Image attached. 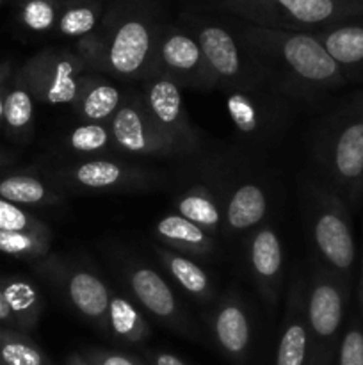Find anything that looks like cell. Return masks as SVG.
<instances>
[{"mask_svg":"<svg viewBox=\"0 0 363 365\" xmlns=\"http://www.w3.org/2000/svg\"><path fill=\"white\" fill-rule=\"evenodd\" d=\"M174 209L210 235H216L223 227V205L216 192L203 184L191 185L180 192L174 198Z\"/></svg>","mask_w":363,"mask_h":365,"instance_id":"603a6c76","label":"cell"},{"mask_svg":"<svg viewBox=\"0 0 363 365\" xmlns=\"http://www.w3.org/2000/svg\"><path fill=\"white\" fill-rule=\"evenodd\" d=\"M52 178L60 187L84 192H116L144 189L155 184V175L144 168L112 159H88L57 170Z\"/></svg>","mask_w":363,"mask_h":365,"instance_id":"9c48e42d","label":"cell"},{"mask_svg":"<svg viewBox=\"0 0 363 365\" xmlns=\"http://www.w3.org/2000/svg\"><path fill=\"white\" fill-rule=\"evenodd\" d=\"M18 73L36 102L45 106H73L82 77L89 71L77 53L46 50L27 61Z\"/></svg>","mask_w":363,"mask_h":365,"instance_id":"8992f818","label":"cell"},{"mask_svg":"<svg viewBox=\"0 0 363 365\" xmlns=\"http://www.w3.org/2000/svg\"><path fill=\"white\" fill-rule=\"evenodd\" d=\"M0 324H2L4 328H13V330H16V323H14L13 314H11L9 307H7L2 289H0Z\"/></svg>","mask_w":363,"mask_h":365,"instance_id":"f35d334b","label":"cell"},{"mask_svg":"<svg viewBox=\"0 0 363 365\" xmlns=\"http://www.w3.org/2000/svg\"><path fill=\"white\" fill-rule=\"evenodd\" d=\"M116 152L130 157H178L173 145L160 134L149 120L139 96L125 98L117 113L109 121Z\"/></svg>","mask_w":363,"mask_h":365,"instance_id":"30bf717a","label":"cell"},{"mask_svg":"<svg viewBox=\"0 0 363 365\" xmlns=\"http://www.w3.org/2000/svg\"><path fill=\"white\" fill-rule=\"evenodd\" d=\"M43 273L63 291L64 298L84 319L91 321L100 330H105L110 291L98 274L85 267H68L53 259L45 264Z\"/></svg>","mask_w":363,"mask_h":365,"instance_id":"5bb4252c","label":"cell"},{"mask_svg":"<svg viewBox=\"0 0 363 365\" xmlns=\"http://www.w3.org/2000/svg\"><path fill=\"white\" fill-rule=\"evenodd\" d=\"M351 282L315 262L306 280V321L312 335V365H322L344 327Z\"/></svg>","mask_w":363,"mask_h":365,"instance_id":"277c9868","label":"cell"},{"mask_svg":"<svg viewBox=\"0 0 363 365\" xmlns=\"http://www.w3.org/2000/svg\"><path fill=\"white\" fill-rule=\"evenodd\" d=\"M52 246V230L6 232L0 230V253L25 260H43Z\"/></svg>","mask_w":363,"mask_h":365,"instance_id":"f546056e","label":"cell"},{"mask_svg":"<svg viewBox=\"0 0 363 365\" xmlns=\"http://www.w3.org/2000/svg\"><path fill=\"white\" fill-rule=\"evenodd\" d=\"M123 100V93L112 82L95 73H85L80 81L77 100L71 107L82 121L109 123Z\"/></svg>","mask_w":363,"mask_h":365,"instance_id":"7402d4cb","label":"cell"},{"mask_svg":"<svg viewBox=\"0 0 363 365\" xmlns=\"http://www.w3.org/2000/svg\"><path fill=\"white\" fill-rule=\"evenodd\" d=\"M66 365H89L85 362V359L82 355H77V353H73V355H70L66 359Z\"/></svg>","mask_w":363,"mask_h":365,"instance_id":"60d3db41","label":"cell"},{"mask_svg":"<svg viewBox=\"0 0 363 365\" xmlns=\"http://www.w3.org/2000/svg\"><path fill=\"white\" fill-rule=\"evenodd\" d=\"M153 365H187L182 359H178L173 353H157L153 356Z\"/></svg>","mask_w":363,"mask_h":365,"instance_id":"ab89813d","label":"cell"},{"mask_svg":"<svg viewBox=\"0 0 363 365\" xmlns=\"http://www.w3.org/2000/svg\"><path fill=\"white\" fill-rule=\"evenodd\" d=\"M269 212V196L258 182H238L223 202L224 227L231 234L258 227Z\"/></svg>","mask_w":363,"mask_h":365,"instance_id":"d6986e66","label":"cell"},{"mask_svg":"<svg viewBox=\"0 0 363 365\" xmlns=\"http://www.w3.org/2000/svg\"><path fill=\"white\" fill-rule=\"evenodd\" d=\"M105 43L96 41V39H82L78 46V59L84 63L85 70L89 73L93 71H105Z\"/></svg>","mask_w":363,"mask_h":365,"instance_id":"d590c367","label":"cell"},{"mask_svg":"<svg viewBox=\"0 0 363 365\" xmlns=\"http://www.w3.org/2000/svg\"><path fill=\"white\" fill-rule=\"evenodd\" d=\"M64 146L71 153L80 157H95V159H98V155L116 152L109 123H95V121H82L71 128L64 138Z\"/></svg>","mask_w":363,"mask_h":365,"instance_id":"f1b7e54d","label":"cell"},{"mask_svg":"<svg viewBox=\"0 0 363 365\" xmlns=\"http://www.w3.org/2000/svg\"><path fill=\"white\" fill-rule=\"evenodd\" d=\"M21 18H23V24L32 31H46L53 25L56 11L45 0H31L25 4Z\"/></svg>","mask_w":363,"mask_h":365,"instance_id":"e575fe53","label":"cell"},{"mask_svg":"<svg viewBox=\"0 0 363 365\" xmlns=\"http://www.w3.org/2000/svg\"><path fill=\"white\" fill-rule=\"evenodd\" d=\"M358 302H359V312H362V319H363V259H362V273H359V287H358Z\"/></svg>","mask_w":363,"mask_h":365,"instance_id":"b9f144b4","label":"cell"},{"mask_svg":"<svg viewBox=\"0 0 363 365\" xmlns=\"http://www.w3.org/2000/svg\"><path fill=\"white\" fill-rule=\"evenodd\" d=\"M82 356L89 365H142L132 356L117 351H107V349H91Z\"/></svg>","mask_w":363,"mask_h":365,"instance_id":"8d00e7d4","label":"cell"},{"mask_svg":"<svg viewBox=\"0 0 363 365\" xmlns=\"http://www.w3.org/2000/svg\"><path fill=\"white\" fill-rule=\"evenodd\" d=\"M0 365H4V364H2V362H0Z\"/></svg>","mask_w":363,"mask_h":365,"instance_id":"7bdbcfd3","label":"cell"},{"mask_svg":"<svg viewBox=\"0 0 363 365\" xmlns=\"http://www.w3.org/2000/svg\"><path fill=\"white\" fill-rule=\"evenodd\" d=\"M0 230L6 232H46V223L28 214L20 205L0 198Z\"/></svg>","mask_w":363,"mask_h":365,"instance_id":"1f68e13d","label":"cell"},{"mask_svg":"<svg viewBox=\"0 0 363 365\" xmlns=\"http://www.w3.org/2000/svg\"><path fill=\"white\" fill-rule=\"evenodd\" d=\"M123 273L132 298L149 316L178 334L194 335L187 312L159 271L142 262H130L123 267Z\"/></svg>","mask_w":363,"mask_h":365,"instance_id":"7c38bea8","label":"cell"},{"mask_svg":"<svg viewBox=\"0 0 363 365\" xmlns=\"http://www.w3.org/2000/svg\"><path fill=\"white\" fill-rule=\"evenodd\" d=\"M244 46L262 68L270 88L283 98L313 102L347 84V77L322 43L306 32L249 29Z\"/></svg>","mask_w":363,"mask_h":365,"instance_id":"6da1fadb","label":"cell"},{"mask_svg":"<svg viewBox=\"0 0 363 365\" xmlns=\"http://www.w3.org/2000/svg\"><path fill=\"white\" fill-rule=\"evenodd\" d=\"M105 330L127 344H141L149 335V327L141 310L127 296L114 292H110Z\"/></svg>","mask_w":363,"mask_h":365,"instance_id":"d4e9b609","label":"cell"},{"mask_svg":"<svg viewBox=\"0 0 363 365\" xmlns=\"http://www.w3.org/2000/svg\"><path fill=\"white\" fill-rule=\"evenodd\" d=\"M338 365H363V324L352 317L338 346Z\"/></svg>","mask_w":363,"mask_h":365,"instance_id":"d6a6232c","label":"cell"},{"mask_svg":"<svg viewBox=\"0 0 363 365\" xmlns=\"http://www.w3.org/2000/svg\"><path fill=\"white\" fill-rule=\"evenodd\" d=\"M305 216L315 262L330 273L351 282L358 252L351 214L344 200L326 184L306 182Z\"/></svg>","mask_w":363,"mask_h":365,"instance_id":"3957f363","label":"cell"},{"mask_svg":"<svg viewBox=\"0 0 363 365\" xmlns=\"http://www.w3.org/2000/svg\"><path fill=\"white\" fill-rule=\"evenodd\" d=\"M0 362L4 365H50L45 353L23 331L0 327Z\"/></svg>","mask_w":363,"mask_h":365,"instance_id":"4dcf8cb0","label":"cell"},{"mask_svg":"<svg viewBox=\"0 0 363 365\" xmlns=\"http://www.w3.org/2000/svg\"><path fill=\"white\" fill-rule=\"evenodd\" d=\"M155 253L164 271L189 298L196 303H210L216 299V284L212 277L196 260L166 246H155Z\"/></svg>","mask_w":363,"mask_h":365,"instance_id":"44dd1931","label":"cell"},{"mask_svg":"<svg viewBox=\"0 0 363 365\" xmlns=\"http://www.w3.org/2000/svg\"><path fill=\"white\" fill-rule=\"evenodd\" d=\"M248 264L263 302L274 307L283 289V245L273 225H262L248 241Z\"/></svg>","mask_w":363,"mask_h":365,"instance_id":"e0dca14e","label":"cell"},{"mask_svg":"<svg viewBox=\"0 0 363 365\" xmlns=\"http://www.w3.org/2000/svg\"><path fill=\"white\" fill-rule=\"evenodd\" d=\"M276 365H312V335L306 321V278L299 269L292 271L288 280Z\"/></svg>","mask_w":363,"mask_h":365,"instance_id":"2e32d148","label":"cell"},{"mask_svg":"<svg viewBox=\"0 0 363 365\" xmlns=\"http://www.w3.org/2000/svg\"><path fill=\"white\" fill-rule=\"evenodd\" d=\"M230 7L265 29L290 32L331 21L338 11L335 0H233Z\"/></svg>","mask_w":363,"mask_h":365,"instance_id":"4fadbf2b","label":"cell"},{"mask_svg":"<svg viewBox=\"0 0 363 365\" xmlns=\"http://www.w3.org/2000/svg\"><path fill=\"white\" fill-rule=\"evenodd\" d=\"M224 106L238 135L251 143H267L278 138L288 113L283 96L269 84L231 89Z\"/></svg>","mask_w":363,"mask_h":365,"instance_id":"5b68a950","label":"cell"},{"mask_svg":"<svg viewBox=\"0 0 363 365\" xmlns=\"http://www.w3.org/2000/svg\"><path fill=\"white\" fill-rule=\"evenodd\" d=\"M96 27V13L89 7H75L66 11L59 21V31L70 38H84Z\"/></svg>","mask_w":363,"mask_h":365,"instance_id":"836d02e7","label":"cell"},{"mask_svg":"<svg viewBox=\"0 0 363 365\" xmlns=\"http://www.w3.org/2000/svg\"><path fill=\"white\" fill-rule=\"evenodd\" d=\"M11 73H13V70H11L9 63L0 64V123H4V98H6V91L11 81Z\"/></svg>","mask_w":363,"mask_h":365,"instance_id":"74e56055","label":"cell"},{"mask_svg":"<svg viewBox=\"0 0 363 365\" xmlns=\"http://www.w3.org/2000/svg\"><path fill=\"white\" fill-rule=\"evenodd\" d=\"M157 241L185 257H209L216 252V239L180 214H166L153 227Z\"/></svg>","mask_w":363,"mask_h":365,"instance_id":"ffe728a7","label":"cell"},{"mask_svg":"<svg viewBox=\"0 0 363 365\" xmlns=\"http://www.w3.org/2000/svg\"><path fill=\"white\" fill-rule=\"evenodd\" d=\"M212 337L221 351L235 362L248 356L253 339V323L244 299L237 292H226L209 316Z\"/></svg>","mask_w":363,"mask_h":365,"instance_id":"ac0fdd59","label":"cell"},{"mask_svg":"<svg viewBox=\"0 0 363 365\" xmlns=\"http://www.w3.org/2000/svg\"><path fill=\"white\" fill-rule=\"evenodd\" d=\"M198 45L216 77L217 88L231 91L269 84L251 52L248 48L244 52L226 29L206 25L198 32Z\"/></svg>","mask_w":363,"mask_h":365,"instance_id":"ba28073f","label":"cell"},{"mask_svg":"<svg viewBox=\"0 0 363 365\" xmlns=\"http://www.w3.org/2000/svg\"><path fill=\"white\" fill-rule=\"evenodd\" d=\"M4 123L18 138L31 134L34 123V96L18 71L9 81L4 98Z\"/></svg>","mask_w":363,"mask_h":365,"instance_id":"83f0119b","label":"cell"},{"mask_svg":"<svg viewBox=\"0 0 363 365\" xmlns=\"http://www.w3.org/2000/svg\"><path fill=\"white\" fill-rule=\"evenodd\" d=\"M0 289H2L7 307L13 314L16 330H34L43 314V298L39 289L23 277L4 278Z\"/></svg>","mask_w":363,"mask_h":365,"instance_id":"cb8c5ba5","label":"cell"},{"mask_svg":"<svg viewBox=\"0 0 363 365\" xmlns=\"http://www.w3.org/2000/svg\"><path fill=\"white\" fill-rule=\"evenodd\" d=\"M0 198L14 205H56L63 195L34 175H9L0 178Z\"/></svg>","mask_w":363,"mask_h":365,"instance_id":"4316f807","label":"cell"},{"mask_svg":"<svg viewBox=\"0 0 363 365\" xmlns=\"http://www.w3.org/2000/svg\"><path fill=\"white\" fill-rule=\"evenodd\" d=\"M313 157L327 187L356 209L363 198V93H356L324 120Z\"/></svg>","mask_w":363,"mask_h":365,"instance_id":"7a4b0ae2","label":"cell"},{"mask_svg":"<svg viewBox=\"0 0 363 365\" xmlns=\"http://www.w3.org/2000/svg\"><path fill=\"white\" fill-rule=\"evenodd\" d=\"M155 71L167 75L185 88H217L216 77L210 71L198 41L182 32L166 36L157 43Z\"/></svg>","mask_w":363,"mask_h":365,"instance_id":"9a60e30c","label":"cell"},{"mask_svg":"<svg viewBox=\"0 0 363 365\" xmlns=\"http://www.w3.org/2000/svg\"><path fill=\"white\" fill-rule=\"evenodd\" d=\"M141 84L142 91L139 98L160 134L177 148L180 155L196 152L199 145L198 132L194 130L185 113L180 86L159 71L144 78Z\"/></svg>","mask_w":363,"mask_h":365,"instance_id":"52a82bcc","label":"cell"},{"mask_svg":"<svg viewBox=\"0 0 363 365\" xmlns=\"http://www.w3.org/2000/svg\"><path fill=\"white\" fill-rule=\"evenodd\" d=\"M105 71L123 81L142 82L155 73L157 43L141 20L123 21L105 41Z\"/></svg>","mask_w":363,"mask_h":365,"instance_id":"8fae6325","label":"cell"},{"mask_svg":"<svg viewBox=\"0 0 363 365\" xmlns=\"http://www.w3.org/2000/svg\"><path fill=\"white\" fill-rule=\"evenodd\" d=\"M317 38V36H315ZM327 50L331 59L344 71L363 70V27L362 25H344L317 38Z\"/></svg>","mask_w":363,"mask_h":365,"instance_id":"484cf974","label":"cell"}]
</instances>
